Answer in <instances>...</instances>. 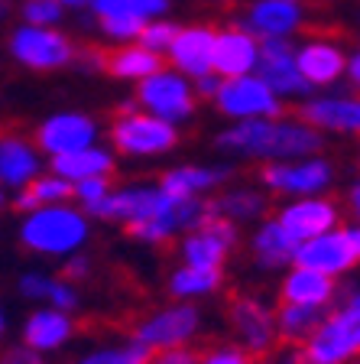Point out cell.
<instances>
[{
	"label": "cell",
	"instance_id": "1",
	"mask_svg": "<svg viewBox=\"0 0 360 364\" xmlns=\"http://www.w3.org/2000/svg\"><path fill=\"white\" fill-rule=\"evenodd\" d=\"M328 136L305 124L299 114H276V117H256V121L227 124L214 134V150L227 163H283L312 153H324Z\"/></svg>",
	"mask_w": 360,
	"mask_h": 364
},
{
	"label": "cell",
	"instance_id": "2",
	"mask_svg": "<svg viewBox=\"0 0 360 364\" xmlns=\"http://www.w3.org/2000/svg\"><path fill=\"white\" fill-rule=\"evenodd\" d=\"M91 237V218L75 202L59 205H39L26 212L16 228V241L23 250L43 260H65L72 254L88 247Z\"/></svg>",
	"mask_w": 360,
	"mask_h": 364
},
{
	"label": "cell",
	"instance_id": "3",
	"mask_svg": "<svg viewBox=\"0 0 360 364\" xmlns=\"http://www.w3.org/2000/svg\"><path fill=\"white\" fill-rule=\"evenodd\" d=\"M107 140H111V150L117 153V159L153 163V159H163L179 150L182 127L143 111L133 98H124L107 127Z\"/></svg>",
	"mask_w": 360,
	"mask_h": 364
},
{
	"label": "cell",
	"instance_id": "4",
	"mask_svg": "<svg viewBox=\"0 0 360 364\" xmlns=\"http://www.w3.org/2000/svg\"><path fill=\"white\" fill-rule=\"evenodd\" d=\"M78 43L72 33L62 26H30V23L16 20L7 30L4 39V53L23 72L33 75H53V72H65L75 62Z\"/></svg>",
	"mask_w": 360,
	"mask_h": 364
},
{
	"label": "cell",
	"instance_id": "5",
	"mask_svg": "<svg viewBox=\"0 0 360 364\" xmlns=\"http://www.w3.org/2000/svg\"><path fill=\"white\" fill-rule=\"evenodd\" d=\"M338 169L328 153H312L283 163H263L256 173V186L276 198H302V196H328L334 189Z\"/></svg>",
	"mask_w": 360,
	"mask_h": 364
},
{
	"label": "cell",
	"instance_id": "6",
	"mask_svg": "<svg viewBox=\"0 0 360 364\" xmlns=\"http://www.w3.org/2000/svg\"><path fill=\"white\" fill-rule=\"evenodd\" d=\"M133 101L143 107V111L156 114V117L175 124V127L195 121L198 107H202V98L195 95L192 78H185L182 72H175V68H169V65L156 68L150 78L136 82Z\"/></svg>",
	"mask_w": 360,
	"mask_h": 364
},
{
	"label": "cell",
	"instance_id": "7",
	"mask_svg": "<svg viewBox=\"0 0 360 364\" xmlns=\"http://www.w3.org/2000/svg\"><path fill=\"white\" fill-rule=\"evenodd\" d=\"M204 316L195 303H175L159 306V309L146 312L133 326V338L150 351H173V348H192V341L202 335Z\"/></svg>",
	"mask_w": 360,
	"mask_h": 364
},
{
	"label": "cell",
	"instance_id": "8",
	"mask_svg": "<svg viewBox=\"0 0 360 364\" xmlns=\"http://www.w3.org/2000/svg\"><path fill=\"white\" fill-rule=\"evenodd\" d=\"M211 107L218 111V117H224L227 124L237 121H256V117H276L285 114V101L279 98L270 85L263 82L256 72L237 78H221Z\"/></svg>",
	"mask_w": 360,
	"mask_h": 364
},
{
	"label": "cell",
	"instance_id": "9",
	"mask_svg": "<svg viewBox=\"0 0 360 364\" xmlns=\"http://www.w3.org/2000/svg\"><path fill=\"white\" fill-rule=\"evenodd\" d=\"M227 328L234 335V345H240L250 358L270 355L279 345L276 306L256 293H237L227 303Z\"/></svg>",
	"mask_w": 360,
	"mask_h": 364
},
{
	"label": "cell",
	"instance_id": "10",
	"mask_svg": "<svg viewBox=\"0 0 360 364\" xmlns=\"http://www.w3.org/2000/svg\"><path fill=\"white\" fill-rule=\"evenodd\" d=\"M101 140V124L94 114L82 111V107H65V111L45 114L33 130V144L39 146L45 159L62 156V153L82 150Z\"/></svg>",
	"mask_w": 360,
	"mask_h": 364
},
{
	"label": "cell",
	"instance_id": "11",
	"mask_svg": "<svg viewBox=\"0 0 360 364\" xmlns=\"http://www.w3.org/2000/svg\"><path fill=\"white\" fill-rule=\"evenodd\" d=\"M231 20L256 39H295L305 30L308 10L305 0H247Z\"/></svg>",
	"mask_w": 360,
	"mask_h": 364
},
{
	"label": "cell",
	"instance_id": "12",
	"mask_svg": "<svg viewBox=\"0 0 360 364\" xmlns=\"http://www.w3.org/2000/svg\"><path fill=\"white\" fill-rule=\"evenodd\" d=\"M324 136H360V95L347 91H312L295 111Z\"/></svg>",
	"mask_w": 360,
	"mask_h": 364
},
{
	"label": "cell",
	"instance_id": "13",
	"mask_svg": "<svg viewBox=\"0 0 360 364\" xmlns=\"http://www.w3.org/2000/svg\"><path fill=\"white\" fill-rule=\"evenodd\" d=\"M240 241V228L231 225L221 215H211L195 231H185L179 241V260L188 267H204V270H224L227 257L234 254Z\"/></svg>",
	"mask_w": 360,
	"mask_h": 364
},
{
	"label": "cell",
	"instance_id": "14",
	"mask_svg": "<svg viewBox=\"0 0 360 364\" xmlns=\"http://www.w3.org/2000/svg\"><path fill=\"white\" fill-rule=\"evenodd\" d=\"M341 202H334L331 196H302V198H283L273 218L283 225V231L293 237L295 244L318 237L324 231L341 225Z\"/></svg>",
	"mask_w": 360,
	"mask_h": 364
},
{
	"label": "cell",
	"instance_id": "15",
	"mask_svg": "<svg viewBox=\"0 0 360 364\" xmlns=\"http://www.w3.org/2000/svg\"><path fill=\"white\" fill-rule=\"evenodd\" d=\"M293 264L312 267V270L324 273L331 280H341V277L357 270L360 257H357V250H354L351 231H347L344 225H338V228H331V231H324V235L295 244Z\"/></svg>",
	"mask_w": 360,
	"mask_h": 364
},
{
	"label": "cell",
	"instance_id": "16",
	"mask_svg": "<svg viewBox=\"0 0 360 364\" xmlns=\"http://www.w3.org/2000/svg\"><path fill=\"white\" fill-rule=\"evenodd\" d=\"M169 198V192L159 186V182H146V179H136V182H124V186H111L107 198L94 208L91 218H101V221H114V225H136V221L150 218L153 212H159Z\"/></svg>",
	"mask_w": 360,
	"mask_h": 364
},
{
	"label": "cell",
	"instance_id": "17",
	"mask_svg": "<svg viewBox=\"0 0 360 364\" xmlns=\"http://www.w3.org/2000/svg\"><path fill=\"white\" fill-rule=\"evenodd\" d=\"M253 72L283 101H302L315 91L295 65V39H260V62Z\"/></svg>",
	"mask_w": 360,
	"mask_h": 364
},
{
	"label": "cell",
	"instance_id": "18",
	"mask_svg": "<svg viewBox=\"0 0 360 364\" xmlns=\"http://www.w3.org/2000/svg\"><path fill=\"white\" fill-rule=\"evenodd\" d=\"M295 65L315 91H328L338 82H344L347 49L338 39L315 33V36H305L302 43H295Z\"/></svg>",
	"mask_w": 360,
	"mask_h": 364
},
{
	"label": "cell",
	"instance_id": "19",
	"mask_svg": "<svg viewBox=\"0 0 360 364\" xmlns=\"http://www.w3.org/2000/svg\"><path fill=\"white\" fill-rule=\"evenodd\" d=\"M214 33L218 23L192 20L179 23L173 46L165 49V65L182 72L185 78H202L211 72V53H214Z\"/></svg>",
	"mask_w": 360,
	"mask_h": 364
},
{
	"label": "cell",
	"instance_id": "20",
	"mask_svg": "<svg viewBox=\"0 0 360 364\" xmlns=\"http://www.w3.org/2000/svg\"><path fill=\"white\" fill-rule=\"evenodd\" d=\"M234 179V163L227 159H211V163H175L159 176L169 196L179 198H211L218 189H224L227 182Z\"/></svg>",
	"mask_w": 360,
	"mask_h": 364
},
{
	"label": "cell",
	"instance_id": "21",
	"mask_svg": "<svg viewBox=\"0 0 360 364\" xmlns=\"http://www.w3.org/2000/svg\"><path fill=\"white\" fill-rule=\"evenodd\" d=\"M260 62V39L227 20L214 33V53H211V72L218 78H237L250 75Z\"/></svg>",
	"mask_w": 360,
	"mask_h": 364
},
{
	"label": "cell",
	"instance_id": "22",
	"mask_svg": "<svg viewBox=\"0 0 360 364\" xmlns=\"http://www.w3.org/2000/svg\"><path fill=\"white\" fill-rule=\"evenodd\" d=\"M338 280H331L324 273L312 270V267H285L279 273V287H276V296L279 303H289V306H308V309H322L328 312L331 306L338 303Z\"/></svg>",
	"mask_w": 360,
	"mask_h": 364
},
{
	"label": "cell",
	"instance_id": "23",
	"mask_svg": "<svg viewBox=\"0 0 360 364\" xmlns=\"http://www.w3.org/2000/svg\"><path fill=\"white\" fill-rule=\"evenodd\" d=\"M45 169V156L33 144V136L20 130H0V186L7 192H16L30 186Z\"/></svg>",
	"mask_w": 360,
	"mask_h": 364
},
{
	"label": "cell",
	"instance_id": "24",
	"mask_svg": "<svg viewBox=\"0 0 360 364\" xmlns=\"http://www.w3.org/2000/svg\"><path fill=\"white\" fill-rule=\"evenodd\" d=\"M78 326H75V316L72 312H62L53 309V306H39L33 309L30 316L23 318L20 326V341L26 348L39 351V355H55L75 338Z\"/></svg>",
	"mask_w": 360,
	"mask_h": 364
},
{
	"label": "cell",
	"instance_id": "25",
	"mask_svg": "<svg viewBox=\"0 0 360 364\" xmlns=\"http://www.w3.org/2000/svg\"><path fill=\"white\" fill-rule=\"evenodd\" d=\"M247 254L253 270L260 273H283L285 267H293L295 257V241L283 231L276 218H263L253 225L247 237Z\"/></svg>",
	"mask_w": 360,
	"mask_h": 364
},
{
	"label": "cell",
	"instance_id": "26",
	"mask_svg": "<svg viewBox=\"0 0 360 364\" xmlns=\"http://www.w3.org/2000/svg\"><path fill=\"white\" fill-rule=\"evenodd\" d=\"M211 212L227 218L231 225L244 228V225H256L270 215V196L253 186V182H237L231 179L224 189H218L211 196Z\"/></svg>",
	"mask_w": 360,
	"mask_h": 364
},
{
	"label": "cell",
	"instance_id": "27",
	"mask_svg": "<svg viewBox=\"0 0 360 364\" xmlns=\"http://www.w3.org/2000/svg\"><path fill=\"white\" fill-rule=\"evenodd\" d=\"M45 169H53L55 176H62L72 186L82 179H114V173H117V153L98 140V144L82 146V150L45 159Z\"/></svg>",
	"mask_w": 360,
	"mask_h": 364
},
{
	"label": "cell",
	"instance_id": "28",
	"mask_svg": "<svg viewBox=\"0 0 360 364\" xmlns=\"http://www.w3.org/2000/svg\"><path fill=\"white\" fill-rule=\"evenodd\" d=\"M165 59L156 53H150L140 43H124V46H111L107 49V62H104V75H111L114 82L124 85H136L143 78H150L156 68H163Z\"/></svg>",
	"mask_w": 360,
	"mask_h": 364
},
{
	"label": "cell",
	"instance_id": "29",
	"mask_svg": "<svg viewBox=\"0 0 360 364\" xmlns=\"http://www.w3.org/2000/svg\"><path fill=\"white\" fill-rule=\"evenodd\" d=\"M224 287V270H204V267H188L179 264L169 280H165V289L173 299H182V303H195V299H204V296L221 293Z\"/></svg>",
	"mask_w": 360,
	"mask_h": 364
},
{
	"label": "cell",
	"instance_id": "30",
	"mask_svg": "<svg viewBox=\"0 0 360 364\" xmlns=\"http://www.w3.org/2000/svg\"><path fill=\"white\" fill-rule=\"evenodd\" d=\"M59 202H72V182H65L62 176H55L53 169H43L30 186H23L10 196V205L13 212L26 215L39 205H59Z\"/></svg>",
	"mask_w": 360,
	"mask_h": 364
},
{
	"label": "cell",
	"instance_id": "31",
	"mask_svg": "<svg viewBox=\"0 0 360 364\" xmlns=\"http://www.w3.org/2000/svg\"><path fill=\"white\" fill-rule=\"evenodd\" d=\"M146 358H150V351L130 335V338L94 345V348L82 351L78 358H72V361H65V364H146Z\"/></svg>",
	"mask_w": 360,
	"mask_h": 364
},
{
	"label": "cell",
	"instance_id": "32",
	"mask_svg": "<svg viewBox=\"0 0 360 364\" xmlns=\"http://www.w3.org/2000/svg\"><path fill=\"white\" fill-rule=\"evenodd\" d=\"M322 316H324L322 309L279 303L276 306V335H279V341H289V345H295V348H299L302 341L315 332V326L322 322Z\"/></svg>",
	"mask_w": 360,
	"mask_h": 364
},
{
	"label": "cell",
	"instance_id": "33",
	"mask_svg": "<svg viewBox=\"0 0 360 364\" xmlns=\"http://www.w3.org/2000/svg\"><path fill=\"white\" fill-rule=\"evenodd\" d=\"M175 0H91L88 4V16H111V14H124L133 20H156V16H169L173 14Z\"/></svg>",
	"mask_w": 360,
	"mask_h": 364
},
{
	"label": "cell",
	"instance_id": "34",
	"mask_svg": "<svg viewBox=\"0 0 360 364\" xmlns=\"http://www.w3.org/2000/svg\"><path fill=\"white\" fill-rule=\"evenodd\" d=\"M328 316L334 318V326L341 328L347 341L360 355V283L357 287H347L344 293H338V303L328 309Z\"/></svg>",
	"mask_w": 360,
	"mask_h": 364
},
{
	"label": "cell",
	"instance_id": "35",
	"mask_svg": "<svg viewBox=\"0 0 360 364\" xmlns=\"http://www.w3.org/2000/svg\"><path fill=\"white\" fill-rule=\"evenodd\" d=\"M16 16L30 26H65L68 10L59 0H16Z\"/></svg>",
	"mask_w": 360,
	"mask_h": 364
},
{
	"label": "cell",
	"instance_id": "36",
	"mask_svg": "<svg viewBox=\"0 0 360 364\" xmlns=\"http://www.w3.org/2000/svg\"><path fill=\"white\" fill-rule=\"evenodd\" d=\"M143 30V20L124 14H111V16H98L94 20V33L104 39L107 46H124V43H136Z\"/></svg>",
	"mask_w": 360,
	"mask_h": 364
},
{
	"label": "cell",
	"instance_id": "37",
	"mask_svg": "<svg viewBox=\"0 0 360 364\" xmlns=\"http://www.w3.org/2000/svg\"><path fill=\"white\" fill-rule=\"evenodd\" d=\"M175 33H179V20H173V16H156V20H146L140 30V39L136 43L146 46L150 53L163 55L165 59V49L173 46Z\"/></svg>",
	"mask_w": 360,
	"mask_h": 364
},
{
	"label": "cell",
	"instance_id": "38",
	"mask_svg": "<svg viewBox=\"0 0 360 364\" xmlns=\"http://www.w3.org/2000/svg\"><path fill=\"white\" fill-rule=\"evenodd\" d=\"M111 186H114V179H82V182H75L72 186V202L82 208L84 215H94V208H98L101 202L107 198V192H111Z\"/></svg>",
	"mask_w": 360,
	"mask_h": 364
},
{
	"label": "cell",
	"instance_id": "39",
	"mask_svg": "<svg viewBox=\"0 0 360 364\" xmlns=\"http://www.w3.org/2000/svg\"><path fill=\"white\" fill-rule=\"evenodd\" d=\"M43 306H53V309H62V312H75L78 306H82L78 283L65 280V277H53V283H49V293H45V303Z\"/></svg>",
	"mask_w": 360,
	"mask_h": 364
},
{
	"label": "cell",
	"instance_id": "40",
	"mask_svg": "<svg viewBox=\"0 0 360 364\" xmlns=\"http://www.w3.org/2000/svg\"><path fill=\"white\" fill-rule=\"evenodd\" d=\"M49 283H53V273L45 270H23L16 277V293L30 303H45V293H49Z\"/></svg>",
	"mask_w": 360,
	"mask_h": 364
},
{
	"label": "cell",
	"instance_id": "41",
	"mask_svg": "<svg viewBox=\"0 0 360 364\" xmlns=\"http://www.w3.org/2000/svg\"><path fill=\"white\" fill-rule=\"evenodd\" d=\"M195 364H250V355L240 345H211L195 355Z\"/></svg>",
	"mask_w": 360,
	"mask_h": 364
},
{
	"label": "cell",
	"instance_id": "42",
	"mask_svg": "<svg viewBox=\"0 0 360 364\" xmlns=\"http://www.w3.org/2000/svg\"><path fill=\"white\" fill-rule=\"evenodd\" d=\"M104 62H107V49H101V46H78L72 68L84 72V75H104Z\"/></svg>",
	"mask_w": 360,
	"mask_h": 364
},
{
	"label": "cell",
	"instance_id": "43",
	"mask_svg": "<svg viewBox=\"0 0 360 364\" xmlns=\"http://www.w3.org/2000/svg\"><path fill=\"white\" fill-rule=\"evenodd\" d=\"M91 270H94V260H91L84 250H78V254H72V257L62 260V273H59V277H65V280H72V283H78V287H82V280H88Z\"/></svg>",
	"mask_w": 360,
	"mask_h": 364
},
{
	"label": "cell",
	"instance_id": "44",
	"mask_svg": "<svg viewBox=\"0 0 360 364\" xmlns=\"http://www.w3.org/2000/svg\"><path fill=\"white\" fill-rule=\"evenodd\" d=\"M146 364H195V351L192 348H173V351H153Z\"/></svg>",
	"mask_w": 360,
	"mask_h": 364
},
{
	"label": "cell",
	"instance_id": "45",
	"mask_svg": "<svg viewBox=\"0 0 360 364\" xmlns=\"http://www.w3.org/2000/svg\"><path fill=\"white\" fill-rule=\"evenodd\" d=\"M4 364H45V355H39V351L26 348V345H13V348L7 351V358H4Z\"/></svg>",
	"mask_w": 360,
	"mask_h": 364
},
{
	"label": "cell",
	"instance_id": "46",
	"mask_svg": "<svg viewBox=\"0 0 360 364\" xmlns=\"http://www.w3.org/2000/svg\"><path fill=\"white\" fill-rule=\"evenodd\" d=\"M344 212L360 225V176L344 189Z\"/></svg>",
	"mask_w": 360,
	"mask_h": 364
},
{
	"label": "cell",
	"instance_id": "47",
	"mask_svg": "<svg viewBox=\"0 0 360 364\" xmlns=\"http://www.w3.org/2000/svg\"><path fill=\"white\" fill-rule=\"evenodd\" d=\"M192 85H195V95L202 101H211L214 98V91H218V85H221V78L214 75V72H208V75H202V78H192Z\"/></svg>",
	"mask_w": 360,
	"mask_h": 364
},
{
	"label": "cell",
	"instance_id": "48",
	"mask_svg": "<svg viewBox=\"0 0 360 364\" xmlns=\"http://www.w3.org/2000/svg\"><path fill=\"white\" fill-rule=\"evenodd\" d=\"M344 82L351 85V88H357V91H360V49L347 53V72H344Z\"/></svg>",
	"mask_w": 360,
	"mask_h": 364
},
{
	"label": "cell",
	"instance_id": "49",
	"mask_svg": "<svg viewBox=\"0 0 360 364\" xmlns=\"http://www.w3.org/2000/svg\"><path fill=\"white\" fill-rule=\"evenodd\" d=\"M16 16V0H0V26Z\"/></svg>",
	"mask_w": 360,
	"mask_h": 364
},
{
	"label": "cell",
	"instance_id": "50",
	"mask_svg": "<svg viewBox=\"0 0 360 364\" xmlns=\"http://www.w3.org/2000/svg\"><path fill=\"white\" fill-rule=\"evenodd\" d=\"M59 4L68 10V14H88V4H91V0H59Z\"/></svg>",
	"mask_w": 360,
	"mask_h": 364
},
{
	"label": "cell",
	"instance_id": "51",
	"mask_svg": "<svg viewBox=\"0 0 360 364\" xmlns=\"http://www.w3.org/2000/svg\"><path fill=\"white\" fill-rule=\"evenodd\" d=\"M347 231H351V241H354V250H357V257H360V225L357 221H354L351 228H347Z\"/></svg>",
	"mask_w": 360,
	"mask_h": 364
},
{
	"label": "cell",
	"instance_id": "52",
	"mask_svg": "<svg viewBox=\"0 0 360 364\" xmlns=\"http://www.w3.org/2000/svg\"><path fill=\"white\" fill-rule=\"evenodd\" d=\"M250 364H285V361H279L273 355H260V358H250Z\"/></svg>",
	"mask_w": 360,
	"mask_h": 364
},
{
	"label": "cell",
	"instance_id": "53",
	"mask_svg": "<svg viewBox=\"0 0 360 364\" xmlns=\"http://www.w3.org/2000/svg\"><path fill=\"white\" fill-rule=\"evenodd\" d=\"M7 326H10V318H7V312H4V306H0V338L7 335Z\"/></svg>",
	"mask_w": 360,
	"mask_h": 364
},
{
	"label": "cell",
	"instance_id": "54",
	"mask_svg": "<svg viewBox=\"0 0 360 364\" xmlns=\"http://www.w3.org/2000/svg\"><path fill=\"white\" fill-rule=\"evenodd\" d=\"M195 4H204V7H227L234 0H195Z\"/></svg>",
	"mask_w": 360,
	"mask_h": 364
},
{
	"label": "cell",
	"instance_id": "55",
	"mask_svg": "<svg viewBox=\"0 0 360 364\" xmlns=\"http://www.w3.org/2000/svg\"><path fill=\"white\" fill-rule=\"evenodd\" d=\"M10 205V196H7V189H4V186H0V212H4V208H7Z\"/></svg>",
	"mask_w": 360,
	"mask_h": 364
},
{
	"label": "cell",
	"instance_id": "56",
	"mask_svg": "<svg viewBox=\"0 0 360 364\" xmlns=\"http://www.w3.org/2000/svg\"><path fill=\"white\" fill-rule=\"evenodd\" d=\"M357 166H360V156H357Z\"/></svg>",
	"mask_w": 360,
	"mask_h": 364
},
{
	"label": "cell",
	"instance_id": "57",
	"mask_svg": "<svg viewBox=\"0 0 360 364\" xmlns=\"http://www.w3.org/2000/svg\"><path fill=\"white\" fill-rule=\"evenodd\" d=\"M354 364H360V358H357V361H354Z\"/></svg>",
	"mask_w": 360,
	"mask_h": 364
},
{
	"label": "cell",
	"instance_id": "58",
	"mask_svg": "<svg viewBox=\"0 0 360 364\" xmlns=\"http://www.w3.org/2000/svg\"><path fill=\"white\" fill-rule=\"evenodd\" d=\"M357 20H360V16H357Z\"/></svg>",
	"mask_w": 360,
	"mask_h": 364
},
{
	"label": "cell",
	"instance_id": "59",
	"mask_svg": "<svg viewBox=\"0 0 360 364\" xmlns=\"http://www.w3.org/2000/svg\"><path fill=\"white\" fill-rule=\"evenodd\" d=\"M357 49H360V46H357Z\"/></svg>",
	"mask_w": 360,
	"mask_h": 364
},
{
	"label": "cell",
	"instance_id": "60",
	"mask_svg": "<svg viewBox=\"0 0 360 364\" xmlns=\"http://www.w3.org/2000/svg\"><path fill=\"white\" fill-rule=\"evenodd\" d=\"M0 364H4V361H0Z\"/></svg>",
	"mask_w": 360,
	"mask_h": 364
}]
</instances>
